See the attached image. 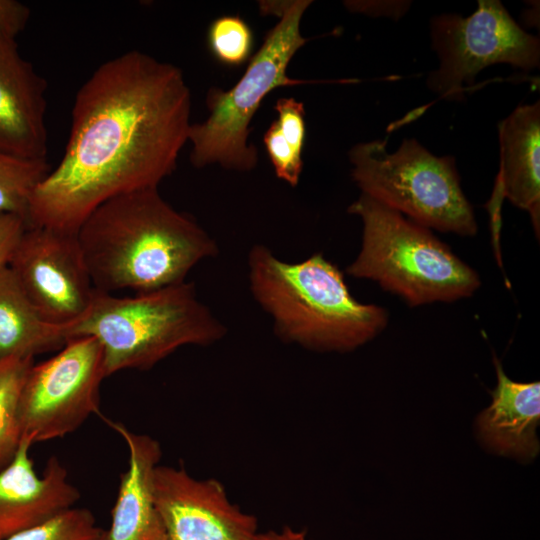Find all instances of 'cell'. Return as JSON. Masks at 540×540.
<instances>
[{
    "label": "cell",
    "instance_id": "cell-2",
    "mask_svg": "<svg viewBox=\"0 0 540 540\" xmlns=\"http://www.w3.org/2000/svg\"><path fill=\"white\" fill-rule=\"evenodd\" d=\"M95 290L155 291L186 281L218 245L190 215L149 188L114 197L77 231Z\"/></svg>",
    "mask_w": 540,
    "mask_h": 540
},
{
    "label": "cell",
    "instance_id": "cell-15",
    "mask_svg": "<svg viewBox=\"0 0 540 540\" xmlns=\"http://www.w3.org/2000/svg\"><path fill=\"white\" fill-rule=\"evenodd\" d=\"M125 441L129 460L121 475L111 511V524L103 540H156L159 522L154 503V473L162 451L159 442L138 434L123 423L103 418Z\"/></svg>",
    "mask_w": 540,
    "mask_h": 540
},
{
    "label": "cell",
    "instance_id": "cell-4",
    "mask_svg": "<svg viewBox=\"0 0 540 540\" xmlns=\"http://www.w3.org/2000/svg\"><path fill=\"white\" fill-rule=\"evenodd\" d=\"M65 329L68 340L90 336L99 342L106 377L150 369L180 347L208 346L227 332L187 281L126 297L96 290L85 314Z\"/></svg>",
    "mask_w": 540,
    "mask_h": 540
},
{
    "label": "cell",
    "instance_id": "cell-8",
    "mask_svg": "<svg viewBox=\"0 0 540 540\" xmlns=\"http://www.w3.org/2000/svg\"><path fill=\"white\" fill-rule=\"evenodd\" d=\"M432 48L438 69L427 79L429 89L441 99L462 101L484 68L507 63L530 71L539 67V38L523 30L498 0L478 1L468 17L441 14L431 20Z\"/></svg>",
    "mask_w": 540,
    "mask_h": 540
},
{
    "label": "cell",
    "instance_id": "cell-13",
    "mask_svg": "<svg viewBox=\"0 0 540 540\" xmlns=\"http://www.w3.org/2000/svg\"><path fill=\"white\" fill-rule=\"evenodd\" d=\"M46 89L17 42L0 41V151L46 159Z\"/></svg>",
    "mask_w": 540,
    "mask_h": 540
},
{
    "label": "cell",
    "instance_id": "cell-5",
    "mask_svg": "<svg viewBox=\"0 0 540 540\" xmlns=\"http://www.w3.org/2000/svg\"><path fill=\"white\" fill-rule=\"evenodd\" d=\"M348 212L363 223L362 243L346 272L377 282L409 306L471 296L479 275L430 229L362 194Z\"/></svg>",
    "mask_w": 540,
    "mask_h": 540
},
{
    "label": "cell",
    "instance_id": "cell-25",
    "mask_svg": "<svg viewBox=\"0 0 540 540\" xmlns=\"http://www.w3.org/2000/svg\"><path fill=\"white\" fill-rule=\"evenodd\" d=\"M26 220L18 215L0 212V271L9 266L24 231Z\"/></svg>",
    "mask_w": 540,
    "mask_h": 540
},
{
    "label": "cell",
    "instance_id": "cell-1",
    "mask_svg": "<svg viewBox=\"0 0 540 540\" xmlns=\"http://www.w3.org/2000/svg\"><path fill=\"white\" fill-rule=\"evenodd\" d=\"M182 71L136 50L102 63L79 88L62 159L36 188L28 226L77 233L106 201L158 188L188 142Z\"/></svg>",
    "mask_w": 540,
    "mask_h": 540
},
{
    "label": "cell",
    "instance_id": "cell-20",
    "mask_svg": "<svg viewBox=\"0 0 540 540\" xmlns=\"http://www.w3.org/2000/svg\"><path fill=\"white\" fill-rule=\"evenodd\" d=\"M104 532L89 509L72 507L4 540H103Z\"/></svg>",
    "mask_w": 540,
    "mask_h": 540
},
{
    "label": "cell",
    "instance_id": "cell-19",
    "mask_svg": "<svg viewBox=\"0 0 540 540\" xmlns=\"http://www.w3.org/2000/svg\"><path fill=\"white\" fill-rule=\"evenodd\" d=\"M50 169L46 159L0 151V212L18 215L27 222L32 196Z\"/></svg>",
    "mask_w": 540,
    "mask_h": 540
},
{
    "label": "cell",
    "instance_id": "cell-6",
    "mask_svg": "<svg viewBox=\"0 0 540 540\" xmlns=\"http://www.w3.org/2000/svg\"><path fill=\"white\" fill-rule=\"evenodd\" d=\"M312 2L294 0L260 4L261 11L279 16L262 46L250 58L239 81L229 90L211 88L206 96L209 116L191 124L188 141L190 161L196 168L218 164L227 170L248 172L258 163L255 146L249 143L250 123L264 98L279 87L309 81L291 78L288 66L296 52L309 40L300 23Z\"/></svg>",
    "mask_w": 540,
    "mask_h": 540
},
{
    "label": "cell",
    "instance_id": "cell-24",
    "mask_svg": "<svg viewBox=\"0 0 540 540\" xmlns=\"http://www.w3.org/2000/svg\"><path fill=\"white\" fill-rule=\"evenodd\" d=\"M30 9L16 0H0V41H16V37L25 29Z\"/></svg>",
    "mask_w": 540,
    "mask_h": 540
},
{
    "label": "cell",
    "instance_id": "cell-3",
    "mask_svg": "<svg viewBox=\"0 0 540 540\" xmlns=\"http://www.w3.org/2000/svg\"><path fill=\"white\" fill-rule=\"evenodd\" d=\"M251 294L278 338L308 350L347 352L383 331L387 311L350 293L340 269L323 254L286 262L263 244L248 254Z\"/></svg>",
    "mask_w": 540,
    "mask_h": 540
},
{
    "label": "cell",
    "instance_id": "cell-10",
    "mask_svg": "<svg viewBox=\"0 0 540 540\" xmlns=\"http://www.w3.org/2000/svg\"><path fill=\"white\" fill-rule=\"evenodd\" d=\"M8 267L39 314L51 324L74 323L92 303L96 290L77 233L28 226Z\"/></svg>",
    "mask_w": 540,
    "mask_h": 540
},
{
    "label": "cell",
    "instance_id": "cell-21",
    "mask_svg": "<svg viewBox=\"0 0 540 540\" xmlns=\"http://www.w3.org/2000/svg\"><path fill=\"white\" fill-rule=\"evenodd\" d=\"M207 43L217 61L236 67L250 59L253 33L250 26L239 16H221L210 24Z\"/></svg>",
    "mask_w": 540,
    "mask_h": 540
},
{
    "label": "cell",
    "instance_id": "cell-14",
    "mask_svg": "<svg viewBox=\"0 0 540 540\" xmlns=\"http://www.w3.org/2000/svg\"><path fill=\"white\" fill-rule=\"evenodd\" d=\"M500 168L488 208L494 238L503 198L527 211L539 239L540 231V102L521 105L498 125Z\"/></svg>",
    "mask_w": 540,
    "mask_h": 540
},
{
    "label": "cell",
    "instance_id": "cell-27",
    "mask_svg": "<svg viewBox=\"0 0 540 540\" xmlns=\"http://www.w3.org/2000/svg\"><path fill=\"white\" fill-rule=\"evenodd\" d=\"M258 540H308L307 532L303 529H295L288 525L280 530H269L259 534Z\"/></svg>",
    "mask_w": 540,
    "mask_h": 540
},
{
    "label": "cell",
    "instance_id": "cell-12",
    "mask_svg": "<svg viewBox=\"0 0 540 540\" xmlns=\"http://www.w3.org/2000/svg\"><path fill=\"white\" fill-rule=\"evenodd\" d=\"M33 444L22 436L13 459L0 471V540L74 507L80 498L56 456L49 458L41 476L35 472L30 457Z\"/></svg>",
    "mask_w": 540,
    "mask_h": 540
},
{
    "label": "cell",
    "instance_id": "cell-11",
    "mask_svg": "<svg viewBox=\"0 0 540 540\" xmlns=\"http://www.w3.org/2000/svg\"><path fill=\"white\" fill-rule=\"evenodd\" d=\"M154 503L156 540H258L257 518L228 498L216 479H197L183 466L158 465Z\"/></svg>",
    "mask_w": 540,
    "mask_h": 540
},
{
    "label": "cell",
    "instance_id": "cell-16",
    "mask_svg": "<svg viewBox=\"0 0 540 540\" xmlns=\"http://www.w3.org/2000/svg\"><path fill=\"white\" fill-rule=\"evenodd\" d=\"M497 386L492 404L478 417L483 443L494 452L529 460L539 452L540 383L510 380L494 358Z\"/></svg>",
    "mask_w": 540,
    "mask_h": 540
},
{
    "label": "cell",
    "instance_id": "cell-9",
    "mask_svg": "<svg viewBox=\"0 0 540 540\" xmlns=\"http://www.w3.org/2000/svg\"><path fill=\"white\" fill-rule=\"evenodd\" d=\"M104 378L103 350L90 336L69 339L53 357L33 364L19 403L22 436L37 443L74 432L99 413Z\"/></svg>",
    "mask_w": 540,
    "mask_h": 540
},
{
    "label": "cell",
    "instance_id": "cell-17",
    "mask_svg": "<svg viewBox=\"0 0 540 540\" xmlns=\"http://www.w3.org/2000/svg\"><path fill=\"white\" fill-rule=\"evenodd\" d=\"M67 341L65 326L43 319L9 267L0 271V359L34 358L61 349Z\"/></svg>",
    "mask_w": 540,
    "mask_h": 540
},
{
    "label": "cell",
    "instance_id": "cell-23",
    "mask_svg": "<svg viewBox=\"0 0 540 540\" xmlns=\"http://www.w3.org/2000/svg\"><path fill=\"white\" fill-rule=\"evenodd\" d=\"M274 110L277 113L275 121L284 138L297 153L302 155L306 135L303 102L293 97L279 98Z\"/></svg>",
    "mask_w": 540,
    "mask_h": 540
},
{
    "label": "cell",
    "instance_id": "cell-7",
    "mask_svg": "<svg viewBox=\"0 0 540 540\" xmlns=\"http://www.w3.org/2000/svg\"><path fill=\"white\" fill-rule=\"evenodd\" d=\"M386 144L377 139L351 148V176L361 193L428 229L475 235L474 212L455 158L435 156L415 139H404L394 153Z\"/></svg>",
    "mask_w": 540,
    "mask_h": 540
},
{
    "label": "cell",
    "instance_id": "cell-18",
    "mask_svg": "<svg viewBox=\"0 0 540 540\" xmlns=\"http://www.w3.org/2000/svg\"><path fill=\"white\" fill-rule=\"evenodd\" d=\"M31 357L0 359V471L13 459L20 441L19 403Z\"/></svg>",
    "mask_w": 540,
    "mask_h": 540
},
{
    "label": "cell",
    "instance_id": "cell-22",
    "mask_svg": "<svg viewBox=\"0 0 540 540\" xmlns=\"http://www.w3.org/2000/svg\"><path fill=\"white\" fill-rule=\"evenodd\" d=\"M263 141L277 178L296 187L303 170L302 155L286 141L276 121L265 132Z\"/></svg>",
    "mask_w": 540,
    "mask_h": 540
},
{
    "label": "cell",
    "instance_id": "cell-26",
    "mask_svg": "<svg viewBox=\"0 0 540 540\" xmlns=\"http://www.w3.org/2000/svg\"><path fill=\"white\" fill-rule=\"evenodd\" d=\"M410 3L407 1H346L345 6L353 12L371 16H387L397 20L408 11Z\"/></svg>",
    "mask_w": 540,
    "mask_h": 540
}]
</instances>
